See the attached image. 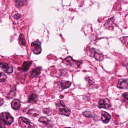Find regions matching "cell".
Masks as SVG:
<instances>
[{
  "label": "cell",
  "instance_id": "8",
  "mask_svg": "<svg viewBox=\"0 0 128 128\" xmlns=\"http://www.w3.org/2000/svg\"><path fill=\"white\" fill-rule=\"evenodd\" d=\"M58 86L59 87L61 91L67 89L70 87L72 84V82L68 81L61 80L57 82Z\"/></svg>",
  "mask_w": 128,
  "mask_h": 128
},
{
  "label": "cell",
  "instance_id": "4",
  "mask_svg": "<svg viewBox=\"0 0 128 128\" xmlns=\"http://www.w3.org/2000/svg\"><path fill=\"white\" fill-rule=\"evenodd\" d=\"M31 48L34 54H40L42 51L41 42L37 41L32 42L31 44Z\"/></svg>",
  "mask_w": 128,
  "mask_h": 128
},
{
  "label": "cell",
  "instance_id": "23",
  "mask_svg": "<svg viewBox=\"0 0 128 128\" xmlns=\"http://www.w3.org/2000/svg\"><path fill=\"white\" fill-rule=\"evenodd\" d=\"M83 114L84 116H85L86 117L89 118H91L92 117V114L90 112L85 111L83 112Z\"/></svg>",
  "mask_w": 128,
  "mask_h": 128
},
{
  "label": "cell",
  "instance_id": "9",
  "mask_svg": "<svg viewBox=\"0 0 128 128\" xmlns=\"http://www.w3.org/2000/svg\"><path fill=\"white\" fill-rule=\"evenodd\" d=\"M117 86L120 89L128 88V79H120L118 81Z\"/></svg>",
  "mask_w": 128,
  "mask_h": 128
},
{
  "label": "cell",
  "instance_id": "10",
  "mask_svg": "<svg viewBox=\"0 0 128 128\" xmlns=\"http://www.w3.org/2000/svg\"><path fill=\"white\" fill-rule=\"evenodd\" d=\"M32 64V61H28L24 62L21 67L18 68V70L23 72H26L29 70Z\"/></svg>",
  "mask_w": 128,
  "mask_h": 128
},
{
  "label": "cell",
  "instance_id": "2",
  "mask_svg": "<svg viewBox=\"0 0 128 128\" xmlns=\"http://www.w3.org/2000/svg\"><path fill=\"white\" fill-rule=\"evenodd\" d=\"M0 118L5 125L10 126L14 120L12 114L8 112H2L0 114Z\"/></svg>",
  "mask_w": 128,
  "mask_h": 128
},
{
  "label": "cell",
  "instance_id": "3",
  "mask_svg": "<svg viewBox=\"0 0 128 128\" xmlns=\"http://www.w3.org/2000/svg\"><path fill=\"white\" fill-rule=\"evenodd\" d=\"M18 122L19 126L22 128H31L34 127L32 125L30 120L24 117L19 118H18Z\"/></svg>",
  "mask_w": 128,
  "mask_h": 128
},
{
  "label": "cell",
  "instance_id": "18",
  "mask_svg": "<svg viewBox=\"0 0 128 128\" xmlns=\"http://www.w3.org/2000/svg\"><path fill=\"white\" fill-rule=\"evenodd\" d=\"M27 2V0H16V6H24L26 4Z\"/></svg>",
  "mask_w": 128,
  "mask_h": 128
},
{
  "label": "cell",
  "instance_id": "25",
  "mask_svg": "<svg viewBox=\"0 0 128 128\" xmlns=\"http://www.w3.org/2000/svg\"><path fill=\"white\" fill-rule=\"evenodd\" d=\"M21 17V16L19 14H16L15 15L13 16V18H15V19H19V18H20Z\"/></svg>",
  "mask_w": 128,
  "mask_h": 128
},
{
  "label": "cell",
  "instance_id": "19",
  "mask_svg": "<svg viewBox=\"0 0 128 128\" xmlns=\"http://www.w3.org/2000/svg\"><path fill=\"white\" fill-rule=\"evenodd\" d=\"M43 112L48 116H50L52 114V110L50 108H44Z\"/></svg>",
  "mask_w": 128,
  "mask_h": 128
},
{
  "label": "cell",
  "instance_id": "21",
  "mask_svg": "<svg viewBox=\"0 0 128 128\" xmlns=\"http://www.w3.org/2000/svg\"><path fill=\"white\" fill-rule=\"evenodd\" d=\"M19 42L23 46H25L26 44V42L24 36L22 35H20L19 38Z\"/></svg>",
  "mask_w": 128,
  "mask_h": 128
},
{
  "label": "cell",
  "instance_id": "14",
  "mask_svg": "<svg viewBox=\"0 0 128 128\" xmlns=\"http://www.w3.org/2000/svg\"><path fill=\"white\" fill-rule=\"evenodd\" d=\"M38 101V96L35 94H32L28 97V102L29 103L33 104H36Z\"/></svg>",
  "mask_w": 128,
  "mask_h": 128
},
{
  "label": "cell",
  "instance_id": "1",
  "mask_svg": "<svg viewBox=\"0 0 128 128\" xmlns=\"http://www.w3.org/2000/svg\"><path fill=\"white\" fill-rule=\"evenodd\" d=\"M56 106L59 114L67 117L70 116L71 110L66 106L63 101L58 100L56 102Z\"/></svg>",
  "mask_w": 128,
  "mask_h": 128
},
{
  "label": "cell",
  "instance_id": "15",
  "mask_svg": "<svg viewBox=\"0 0 128 128\" xmlns=\"http://www.w3.org/2000/svg\"><path fill=\"white\" fill-rule=\"evenodd\" d=\"M11 106L12 109L14 110H17L20 108L21 106L20 102L18 100L15 99L12 102Z\"/></svg>",
  "mask_w": 128,
  "mask_h": 128
},
{
  "label": "cell",
  "instance_id": "17",
  "mask_svg": "<svg viewBox=\"0 0 128 128\" xmlns=\"http://www.w3.org/2000/svg\"><path fill=\"white\" fill-rule=\"evenodd\" d=\"M92 53H93V54L92 55V56L96 59V60L100 61L103 60V59H104V56L102 54L97 53L95 51H94Z\"/></svg>",
  "mask_w": 128,
  "mask_h": 128
},
{
  "label": "cell",
  "instance_id": "13",
  "mask_svg": "<svg viewBox=\"0 0 128 128\" xmlns=\"http://www.w3.org/2000/svg\"><path fill=\"white\" fill-rule=\"evenodd\" d=\"M41 70V67H37L33 69L30 72V76L32 78H36L38 77L40 74Z\"/></svg>",
  "mask_w": 128,
  "mask_h": 128
},
{
  "label": "cell",
  "instance_id": "7",
  "mask_svg": "<svg viewBox=\"0 0 128 128\" xmlns=\"http://www.w3.org/2000/svg\"><path fill=\"white\" fill-rule=\"evenodd\" d=\"M0 66L1 69L8 74H11L13 72V67L10 64L6 63L1 62L0 64Z\"/></svg>",
  "mask_w": 128,
  "mask_h": 128
},
{
  "label": "cell",
  "instance_id": "22",
  "mask_svg": "<svg viewBox=\"0 0 128 128\" xmlns=\"http://www.w3.org/2000/svg\"><path fill=\"white\" fill-rule=\"evenodd\" d=\"M6 79H7V76H6V75L3 72H1L0 78V82H5L6 80Z\"/></svg>",
  "mask_w": 128,
  "mask_h": 128
},
{
  "label": "cell",
  "instance_id": "16",
  "mask_svg": "<svg viewBox=\"0 0 128 128\" xmlns=\"http://www.w3.org/2000/svg\"><path fill=\"white\" fill-rule=\"evenodd\" d=\"M27 114L29 116L34 117H36L40 114V112L36 109H31L29 110Z\"/></svg>",
  "mask_w": 128,
  "mask_h": 128
},
{
  "label": "cell",
  "instance_id": "24",
  "mask_svg": "<svg viewBox=\"0 0 128 128\" xmlns=\"http://www.w3.org/2000/svg\"><path fill=\"white\" fill-rule=\"evenodd\" d=\"M123 97L126 100V101H127L128 104V92H124L122 94Z\"/></svg>",
  "mask_w": 128,
  "mask_h": 128
},
{
  "label": "cell",
  "instance_id": "5",
  "mask_svg": "<svg viewBox=\"0 0 128 128\" xmlns=\"http://www.w3.org/2000/svg\"><path fill=\"white\" fill-rule=\"evenodd\" d=\"M98 104V107L100 108L108 109L111 106L110 102L108 98L101 100L99 102Z\"/></svg>",
  "mask_w": 128,
  "mask_h": 128
},
{
  "label": "cell",
  "instance_id": "12",
  "mask_svg": "<svg viewBox=\"0 0 128 128\" xmlns=\"http://www.w3.org/2000/svg\"><path fill=\"white\" fill-rule=\"evenodd\" d=\"M38 120L40 122L45 124L47 127H53V125L52 124L51 121L45 117H41L39 118Z\"/></svg>",
  "mask_w": 128,
  "mask_h": 128
},
{
  "label": "cell",
  "instance_id": "20",
  "mask_svg": "<svg viewBox=\"0 0 128 128\" xmlns=\"http://www.w3.org/2000/svg\"><path fill=\"white\" fill-rule=\"evenodd\" d=\"M113 24H114V22L113 21V19H109L108 21L106 23L105 25V26L106 28H108L112 26L113 25Z\"/></svg>",
  "mask_w": 128,
  "mask_h": 128
},
{
  "label": "cell",
  "instance_id": "11",
  "mask_svg": "<svg viewBox=\"0 0 128 128\" xmlns=\"http://www.w3.org/2000/svg\"><path fill=\"white\" fill-rule=\"evenodd\" d=\"M110 118V115L108 112L104 111H102L101 120L103 122L108 123L109 122Z\"/></svg>",
  "mask_w": 128,
  "mask_h": 128
},
{
  "label": "cell",
  "instance_id": "6",
  "mask_svg": "<svg viewBox=\"0 0 128 128\" xmlns=\"http://www.w3.org/2000/svg\"><path fill=\"white\" fill-rule=\"evenodd\" d=\"M65 60L66 61V62L68 64L72 67L77 68L80 66L81 62L79 61H77V60H73L72 57L69 56L67 57L66 58H65Z\"/></svg>",
  "mask_w": 128,
  "mask_h": 128
}]
</instances>
